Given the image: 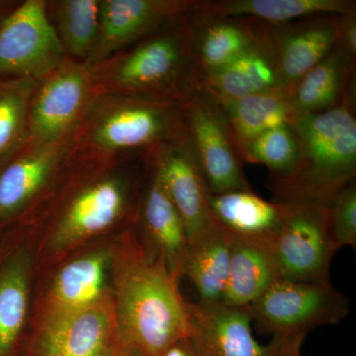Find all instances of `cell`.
I'll return each instance as SVG.
<instances>
[{"label": "cell", "instance_id": "1", "mask_svg": "<svg viewBox=\"0 0 356 356\" xmlns=\"http://www.w3.org/2000/svg\"><path fill=\"white\" fill-rule=\"evenodd\" d=\"M115 318L121 344L143 356H161L188 339L187 302L165 257L147 259L139 247L129 248L115 270Z\"/></svg>", "mask_w": 356, "mask_h": 356}, {"label": "cell", "instance_id": "2", "mask_svg": "<svg viewBox=\"0 0 356 356\" xmlns=\"http://www.w3.org/2000/svg\"><path fill=\"white\" fill-rule=\"evenodd\" d=\"M291 127L299 143V161L289 177L269 181L273 201L327 206L355 180V106L344 97L336 108L296 115Z\"/></svg>", "mask_w": 356, "mask_h": 356}, {"label": "cell", "instance_id": "3", "mask_svg": "<svg viewBox=\"0 0 356 356\" xmlns=\"http://www.w3.org/2000/svg\"><path fill=\"white\" fill-rule=\"evenodd\" d=\"M189 14L91 69L98 95L177 102L197 88Z\"/></svg>", "mask_w": 356, "mask_h": 356}, {"label": "cell", "instance_id": "4", "mask_svg": "<svg viewBox=\"0 0 356 356\" xmlns=\"http://www.w3.org/2000/svg\"><path fill=\"white\" fill-rule=\"evenodd\" d=\"M182 133L177 102L98 95L74 135V152L88 158L142 156Z\"/></svg>", "mask_w": 356, "mask_h": 356}, {"label": "cell", "instance_id": "5", "mask_svg": "<svg viewBox=\"0 0 356 356\" xmlns=\"http://www.w3.org/2000/svg\"><path fill=\"white\" fill-rule=\"evenodd\" d=\"M182 128L210 194L252 191L221 103L202 88L177 100Z\"/></svg>", "mask_w": 356, "mask_h": 356}, {"label": "cell", "instance_id": "6", "mask_svg": "<svg viewBox=\"0 0 356 356\" xmlns=\"http://www.w3.org/2000/svg\"><path fill=\"white\" fill-rule=\"evenodd\" d=\"M97 95L92 70L67 58L35 89L23 146L53 144L74 136Z\"/></svg>", "mask_w": 356, "mask_h": 356}, {"label": "cell", "instance_id": "7", "mask_svg": "<svg viewBox=\"0 0 356 356\" xmlns=\"http://www.w3.org/2000/svg\"><path fill=\"white\" fill-rule=\"evenodd\" d=\"M248 308L261 330L288 339L339 324L348 316L350 302L332 284L278 280Z\"/></svg>", "mask_w": 356, "mask_h": 356}, {"label": "cell", "instance_id": "8", "mask_svg": "<svg viewBox=\"0 0 356 356\" xmlns=\"http://www.w3.org/2000/svg\"><path fill=\"white\" fill-rule=\"evenodd\" d=\"M277 233L264 245L280 280L331 284L330 268L337 252L327 207L291 204Z\"/></svg>", "mask_w": 356, "mask_h": 356}, {"label": "cell", "instance_id": "9", "mask_svg": "<svg viewBox=\"0 0 356 356\" xmlns=\"http://www.w3.org/2000/svg\"><path fill=\"white\" fill-rule=\"evenodd\" d=\"M65 60L47 1L27 0L0 22V76L41 81Z\"/></svg>", "mask_w": 356, "mask_h": 356}, {"label": "cell", "instance_id": "10", "mask_svg": "<svg viewBox=\"0 0 356 356\" xmlns=\"http://www.w3.org/2000/svg\"><path fill=\"white\" fill-rule=\"evenodd\" d=\"M198 0H100L95 49L84 65L90 69L119 51L188 15Z\"/></svg>", "mask_w": 356, "mask_h": 356}, {"label": "cell", "instance_id": "11", "mask_svg": "<svg viewBox=\"0 0 356 356\" xmlns=\"http://www.w3.org/2000/svg\"><path fill=\"white\" fill-rule=\"evenodd\" d=\"M132 182L121 173H107L84 185L60 215L51 250H67L113 226L132 207Z\"/></svg>", "mask_w": 356, "mask_h": 356}, {"label": "cell", "instance_id": "12", "mask_svg": "<svg viewBox=\"0 0 356 356\" xmlns=\"http://www.w3.org/2000/svg\"><path fill=\"white\" fill-rule=\"evenodd\" d=\"M149 163L184 221L188 243L217 226L207 186L193 158L184 128L177 139L149 154Z\"/></svg>", "mask_w": 356, "mask_h": 356}, {"label": "cell", "instance_id": "13", "mask_svg": "<svg viewBox=\"0 0 356 356\" xmlns=\"http://www.w3.org/2000/svg\"><path fill=\"white\" fill-rule=\"evenodd\" d=\"M187 310L188 341L195 356H280L291 339L273 337L266 346L259 343L252 334L248 306L187 303Z\"/></svg>", "mask_w": 356, "mask_h": 356}, {"label": "cell", "instance_id": "14", "mask_svg": "<svg viewBox=\"0 0 356 356\" xmlns=\"http://www.w3.org/2000/svg\"><path fill=\"white\" fill-rule=\"evenodd\" d=\"M38 343L44 356H113L121 344L113 297L108 293L86 308L47 314Z\"/></svg>", "mask_w": 356, "mask_h": 356}, {"label": "cell", "instance_id": "15", "mask_svg": "<svg viewBox=\"0 0 356 356\" xmlns=\"http://www.w3.org/2000/svg\"><path fill=\"white\" fill-rule=\"evenodd\" d=\"M339 19L336 14H321L266 24L280 88L291 95L300 79L334 50L339 43Z\"/></svg>", "mask_w": 356, "mask_h": 356}, {"label": "cell", "instance_id": "16", "mask_svg": "<svg viewBox=\"0 0 356 356\" xmlns=\"http://www.w3.org/2000/svg\"><path fill=\"white\" fill-rule=\"evenodd\" d=\"M199 0L189 14L192 54L199 81L217 72L261 41L266 24L247 18L226 17L205 13Z\"/></svg>", "mask_w": 356, "mask_h": 356}, {"label": "cell", "instance_id": "17", "mask_svg": "<svg viewBox=\"0 0 356 356\" xmlns=\"http://www.w3.org/2000/svg\"><path fill=\"white\" fill-rule=\"evenodd\" d=\"M74 149V136L53 144L23 146L22 151L0 172V218L19 212L65 163Z\"/></svg>", "mask_w": 356, "mask_h": 356}, {"label": "cell", "instance_id": "18", "mask_svg": "<svg viewBox=\"0 0 356 356\" xmlns=\"http://www.w3.org/2000/svg\"><path fill=\"white\" fill-rule=\"evenodd\" d=\"M213 217L225 232L264 247L284 221L289 203L266 201L254 191H232L208 195Z\"/></svg>", "mask_w": 356, "mask_h": 356}, {"label": "cell", "instance_id": "19", "mask_svg": "<svg viewBox=\"0 0 356 356\" xmlns=\"http://www.w3.org/2000/svg\"><path fill=\"white\" fill-rule=\"evenodd\" d=\"M219 100H233L266 92L278 86L277 70L266 32L261 41L217 72L204 77L198 88Z\"/></svg>", "mask_w": 356, "mask_h": 356}, {"label": "cell", "instance_id": "20", "mask_svg": "<svg viewBox=\"0 0 356 356\" xmlns=\"http://www.w3.org/2000/svg\"><path fill=\"white\" fill-rule=\"evenodd\" d=\"M149 181L140 201V219L158 254L165 257L170 273L182 274L188 238L184 221L159 182L149 159Z\"/></svg>", "mask_w": 356, "mask_h": 356}, {"label": "cell", "instance_id": "21", "mask_svg": "<svg viewBox=\"0 0 356 356\" xmlns=\"http://www.w3.org/2000/svg\"><path fill=\"white\" fill-rule=\"evenodd\" d=\"M356 58L339 44L293 88L291 100L297 115L316 114L336 108L355 76Z\"/></svg>", "mask_w": 356, "mask_h": 356}, {"label": "cell", "instance_id": "22", "mask_svg": "<svg viewBox=\"0 0 356 356\" xmlns=\"http://www.w3.org/2000/svg\"><path fill=\"white\" fill-rule=\"evenodd\" d=\"M198 6L214 15L247 18L267 25L321 14L356 13L355 0H199Z\"/></svg>", "mask_w": 356, "mask_h": 356}, {"label": "cell", "instance_id": "23", "mask_svg": "<svg viewBox=\"0 0 356 356\" xmlns=\"http://www.w3.org/2000/svg\"><path fill=\"white\" fill-rule=\"evenodd\" d=\"M219 102L228 119L240 156L250 140L270 129L291 125L297 115L291 95L281 88Z\"/></svg>", "mask_w": 356, "mask_h": 356}, {"label": "cell", "instance_id": "24", "mask_svg": "<svg viewBox=\"0 0 356 356\" xmlns=\"http://www.w3.org/2000/svg\"><path fill=\"white\" fill-rule=\"evenodd\" d=\"M231 238L219 224L188 243L182 273L186 274L204 305L221 303L229 267Z\"/></svg>", "mask_w": 356, "mask_h": 356}, {"label": "cell", "instance_id": "25", "mask_svg": "<svg viewBox=\"0 0 356 356\" xmlns=\"http://www.w3.org/2000/svg\"><path fill=\"white\" fill-rule=\"evenodd\" d=\"M110 255L102 250L63 267L54 280L48 313H63L92 305L108 294L106 275Z\"/></svg>", "mask_w": 356, "mask_h": 356}, {"label": "cell", "instance_id": "26", "mask_svg": "<svg viewBox=\"0 0 356 356\" xmlns=\"http://www.w3.org/2000/svg\"><path fill=\"white\" fill-rule=\"evenodd\" d=\"M229 236L231 255L221 303L250 306L280 278L266 250L255 243Z\"/></svg>", "mask_w": 356, "mask_h": 356}, {"label": "cell", "instance_id": "27", "mask_svg": "<svg viewBox=\"0 0 356 356\" xmlns=\"http://www.w3.org/2000/svg\"><path fill=\"white\" fill-rule=\"evenodd\" d=\"M53 24L65 56L86 63L99 32L100 0H58L51 2Z\"/></svg>", "mask_w": 356, "mask_h": 356}, {"label": "cell", "instance_id": "28", "mask_svg": "<svg viewBox=\"0 0 356 356\" xmlns=\"http://www.w3.org/2000/svg\"><path fill=\"white\" fill-rule=\"evenodd\" d=\"M29 259L25 254L13 257L0 274V356L10 351L27 314Z\"/></svg>", "mask_w": 356, "mask_h": 356}, {"label": "cell", "instance_id": "29", "mask_svg": "<svg viewBox=\"0 0 356 356\" xmlns=\"http://www.w3.org/2000/svg\"><path fill=\"white\" fill-rule=\"evenodd\" d=\"M243 161L266 165L271 173L269 181L289 177L299 161V143L291 125L270 129L243 147Z\"/></svg>", "mask_w": 356, "mask_h": 356}, {"label": "cell", "instance_id": "30", "mask_svg": "<svg viewBox=\"0 0 356 356\" xmlns=\"http://www.w3.org/2000/svg\"><path fill=\"white\" fill-rule=\"evenodd\" d=\"M39 83L26 77L0 83V158L24 142L30 102Z\"/></svg>", "mask_w": 356, "mask_h": 356}, {"label": "cell", "instance_id": "31", "mask_svg": "<svg viewBox=\"0 0 356 356\" xmlns=\"http://www.w3.org/2000/svg\"><path fill=\"white\" fill-rule=\"evenodd\" d=\"M330 233L337 250L356 247V181L337 191L327 204Z\"/></svg>", "mask_w": 356, "mask_h": 356}, {"label": "cell", "instance_id": "32", "mask_svg": "<svg viewBox=\"0 0 356 356\" xmlns=\"http://www.w3.org/2000/svg\"><path fill=\"white\" fill-rule=\"evenodd\" d=\"M337 44L356 58V13L339 15Z\"/></svg>", "mask_w": 356, "mask_h": 356}, {"label": "cell", "instance_id": "33", "mask_svg": "<svg viewBox=\"0 0 356 356\" xmlns=\"http://www.w3.org/2000/svg\"><path fill=\"white\" fill-rule=\"evenodd\" d=\"M193 350H192L191 343L188 339L184 341H178L173 344L168 350L161 356H193Z\"/></svg>", "mask_w": 356, "mask_h": 356}, {"label": "cell", "instance_id": "34", "mask_svg": "<svg viewBox=\"0 0 356 356\" xmlns=\"http://www.w3.org/2000/svg\"><path fill=\"white\" fill-rule=\"evenodd\" d=\"M304 339H305L304 336L291 337L280 356H301L300 350H301Z\"/></svg>", "mask_w": 356, "mask_h": 356}, {"label": "cell", "instance_id": "35", "mask_svg": "<svg viewBox=\"0 0 356 356\" xmlns=\"http://www.w3.org/2000/svg\"><path fill=\"white\" fill-rule=\"evenodd\" d=\"M124 350L122 351H119L118 355L116 356H143L140 353H138L137 350H133V348H127V346H124Z\"/></svg>", "mask_w": 356, "mask_h": 356}, {"label": "cell", "instance_id": "36", "mask_svg": "<svg viewBox=\"0 0 356 356\" xmlns=\"http://www.w3.org/2000/svg\"><path fill=\"white\" fill-rule=\"evenodd\" d=\"M193 355H194V353H193ZM193 356H195V355H194Z\"/></svg>", "mask_w": 356, "mask_h": 356}]
</instances>
